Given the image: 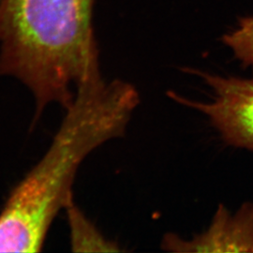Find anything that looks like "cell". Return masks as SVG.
<instances>
[{
    "instance_id": "cell-6",
    "label": "cell",
    "mask_w": 253,
    "mask_h": 253,
    "mask_svg": "<svg viewBox=\"0 0 253 253\" xmlns=\"http://www.w3.org/2000/svg\"><path fill=\"white\" fill-rule=\"evenodd\" d=\"M222 42L244 67L253 66V17L241 19L237 28L222 37Z\"/></svg>"
},
{
    "instance_id": "cell-2",
    "label": "cell",
    "mask_w": 253,
    "mask_h": 253,
    "mask_svg": "<svg viewBox=\"0 0 253 253\" xmlns=\"http://www.w3.org/2000/svg\"><path fill=\"white\" fill-rule=\"evenodd\" d=\"M95 0H0V75L22 82L36 100L64 109L75 87L100 71L92 26Z\"/></svg>"
},
{
    "instance_id": "cell-1",
    "label": "cell",
    "mask_w": 253,
    "mask_h": 253,
    "mask_svg": "<svg viewBox=\"0 0 253 253\" xmlns=\"http://www.w3.org/2000/svg\"><path fill=\"white\" fill-rule=\"evenodd\" d=\"M139 104L132 84L107 81L100 71L77 84L52 144L0 211V253L42 250L54 218L73 203L82 163L100 145L125 135Z\"/></svg>"
},
{
    "instance_id": "cell-4",
    "label": "cell",
    "mask_w": 253,
    "mask_h": 253,
    "mask_svg": "<svg viewBox=\"0 0 253 253\" xmlns=\"http://www.w3.org/2000/svg\"><path fill=\"white\" fill-rule=\"evenodd\" d=\"M162 248L171 253H253V204L235 214L220 205L205 232L191 239L167 234Z\"/></svg>"
},
{
    "instance_id": "cell-5",
    "label": "cell",
    "mask_w": 253,
    "mask_h": 253,
    "mask_svg": "<svg viewBox=\"0 0 253 253\" xmlns=\"http://www.w3.org/2000/svg\"><path fill=\"white\" fill-rule=\"evenodd\" d=\"M73 253H119L123 250L103 235L74 202L65 209Z\"/></svg>"
},
{
    "instance_id": "cell-3",
    "label": "cell",
    "mask_w": 253,
    "mask_h": 253,
    "mask_svg": "<svg viewBox=\"0 0 253 253\" xmlns=\"http://www.w3.org/2000/svg\"><path fill=\"white\" fill-rule=\"evenodd\" d=\"M190 72L211 88V100H190L172 91L169 98L206 116L227 145L253 151V79Z\"/></svg>"
}]
</instances>
